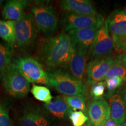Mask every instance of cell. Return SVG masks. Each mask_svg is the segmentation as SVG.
I'll return each instance as SVG.
<instances>
[{
	"mask_svg": "<svg viewBox=\"0 0 126 126\" xmlns=\"http://www.w3.org/2000/svg\"><path fill=\"white\" fill-rule=\"evenodd\" d=\"M103 126H118V124L115 123L111 118H110L106 122V123L104 124Z\"/></svg>",
	"mask_w": 126,
	"mask_h": 126,
	"instance_id": "29",
	"label": "cell"
},
{
	"mask_svg": "<svg viewBox=\"0 0 126 126\" xmlns=\"http://www.w3.org/2000/svg\"><path fill=\"white\" fill-rule=\"evenodd\" d=\"M122 57L123 62L124 64V66H125V67L126 68V54H122Z\"/></svg>",
	"mask_w": 126,
	"mask_h": 126,
	"instance_id": "31",
	"label": "cell"
},
{
	"mask_svg": "<svg viewBox=\"0 0 126 126\" xmlns=\"http://www.w3.org/2000/svg\"><path fill=\"white\" fill-rule=\"evenodd\" d=\"M0 126H12L7 105L0 102Z\"/></svg>",
	"mask_w": 126,
	"mask_h": 126,
	"instance_id": "26",
	"label": "cell"
},
{
	"mask_svg": "<svg viewBox=\"0 0 126 126\" xmlns=\"http://www.w3.org/2000/svg\"><path fill=\"white\" fill-rule=\"evenodd\" d=\"M82 126H92V124H91V123L90 122V121L88 120L87 122H86L85 123L83 124Z\"/></svg>",
	"mask_w": 126,
	"mask_h": 126,
	"instance_id": "33",
	"label": "cell"
},
{
	"mask_svg": "<svg viewBox=\"0 0 126 126\" xmlns=\"http://www.w3.org/2000/svg\"><path fill=\"white\" fill-rule=\"evenodd\" d=\"M99 28L72 30L68 32L71 40L72 47L79 46L88 48L91 46L95 39Z\"/></svg>",
	"mask_w": 126,
	"mask_h": 126,
	"instance_id": "16",
	"label": "cell"
},
{
	"mask_svg": "<svg viewBox=\"0 0 126 126\" xmlns=\"http://www.w3.org/2000/svg\"><path fill=\"white\" fill-rule=\"evenodd\" d=\"M4 1L3 0H0V9L1 8V7H2L3 4H4Z\"/></svg>",
	"mask_w": 126,
	"mask_h": 126,
	"instance_id": "34",
	"label": "cell"
},
{
	"mask_svg": "<svg viewBox=\"0 0 126 126\" xmlns=\"http://www.w3.org/2000/svg\"><path fill=\"white\" fill-rule=\"evenodd\" d=\"M48 85L54 88L64 96L74 95L86 96L87 86L83 82L78 81L65 71L57 69L47 72Z\"/></svg>",
	"mask_w": 126,
	"mask_h": 126,
	"instance_id": "2",
	"label": "cell"
},
{
	"mask_svg": "<svg viewBox=\"0 0 126 126\" xmlns=\"http://www.w3.org/2000/svg\"><path fill=\"white\" fill-rule=\"evenodd\" d=\"M28 1L25 0H10L5 4L2 11V18L5 20L16 22L25 15V9Z\"/></svg>",
	"mask_w": 126,
	"mask_h": 126,
	"instance_id": "17",
	"label": "cell"
},
{
	"mask_svg": "<svg viewBox=\"0 0 126 126\" xmlns=\"http://www.w3.org/2000/svg\"><path fill=\"white\" fill-rule=\"evenodd\" d=\"M37 33L33 16L32 14H25L23 18L15 22V45L19 48L31 46L35 42Z\"/></svg>",
	"mask_w": 126,
	"mask_h": 126,
	"instance_id": "5",
	"label": "cell"
},
{
	"mask_svg": "<svg viewBox=\"0 0 126 126\" xmlns=\"http://www.w3.org/2000/svg\"><path fill=\"white\" fill-rule=\"evenodd\" d=\"M73 53L70 36L63 33L44 39L39 50V61L51 70L67 69Z\"/></svg>",
	"mask_w": 126,
	"mask_h": 126,
	"instance_id": "1",
	"label": "cell"
},
{
	"mask_svg": "<svg viewBox=\"0 0 126 126\" xmlns=\"http://www.w3.org/2000/svg\"><path fill=\"white\" fill-rule=\"evenodd\" d=\"M118 126H126V122H124L122 124H120L118 125Z\"/></svg>",
	"mask_w": 126,
	"mask_h": 126,
	"instance_id": "35",
	"label": "cell"
},
{
	"mask_svg": "<svg viewBox=\"0 0 126 126\" xmlns=\"http://www.w3.org/2000/svg\"><path fill=\"white\" fill-rule=\"evenodd\" d=\"M31 12L38 31L48 36H51L56 32L58 20L51 6L37 5L32 8Z\"/></svg>",
	"mask_w": 126,
	"mask_h": 126,
	"instance_id": "6",
	"label": "cell"
},
{
	"mask_svg": "<svg viewBox=\"0 0 126 126\" xmlns=\"http://www.w3.org/2000/svg\"><path fill=\"white\" fill-rule=\"evenodd\" d=\"M106 21L114 49L119 53L126 37V9L114 11L108 17Z\"/></svg>",
	"mask_w": 126,
	"mask_h": 126,
	"instance_id": "7",
	"label": "cell"
},
{
	"mask_svg": "<svg viewBox=\"0 0 126 126\" xmlns=\"http://www.w3.org/2000/svg\"><path fill=\"white\" fill-rule=\"evenodd\" d=\"M110 117L117 124L125 122V100L124 89L122 88L116 91L109 98Z\"/></svg>",
	"mask_w": 126,
	"mask_h": 126,
	"instance_id": "15",
	"label": "cell"
},
{
	"mask_svg": "<svg viewBox=\"0 0 126 126\" xmlns=\"http://www.w3.org/2000/svg\"><path fill=\"white\" fill-rule=\"evenodd\" d=\"M51 121L45 111L33 105L25 107L19 118V126H48Z\"/></svg>",
	"mask_w": 126,
	"mask_h": 126,
	"instance_id": "11",
	"label": "cell"
},
{
	"mask_svg": "<svg viewBox=\"0 0 126 126\" xmlns=\"http://www.w3.org/2000/svg\"><path fill=\"white\" fill-rule=\"evenodd\" d=\"M14 64L30 83L48 85L47 72L38 60L31 57H19Z\"/></svg>",
	"mask_w": 126,
	"mask_h": 126,
	"instance_id": "4",
	"label": "cell"
},
{
	"mask_svg": "<svg viewBox=\"0 0 126 126\" xmlns=\"http://www.w3.org/2000/svg\"><path fill=\"white\" fill-rule=\"evenodd\" d=\"M31 92L36 100L45 103H50L53 100L51 92L46 86L34 84L31 88Z\"/></svg>",
	"mask_w": 126,
	"mask_h": 126,
	"instance_id": "22",
	"label": "cell"
},
{
	"mask_svg": "<svg viewBox=\"0 0 126 126\" xmlns=\"http://www.w3.org/2000/svg\"><path fill=\"white\" fill-rule=\"evenodd\" d=\"M105 82L107 89V93L105 96L107 98L109 99L111 96L116 91L120 89L124 82V80L118 77H112L106 79Z\"/></svg>",
	"mask_w": 126,
	"mask_h": 126,
	"instance_id": "24",
	"label": "cell"
},
{
	"mask_svg": "<svg viewBox=\"0 0 126 126\" xmlns=\"http://www.w3.org/2000/svg\"><path fill=\"white\" fill-rule=\"evenodd\" d=\"M64 98L72 111H77V110L82 112L86 111V98L85 95L79 94L71 96H64Z\"/></svg>",
	"mask_w": 126,
	"mask_h": 126,
	"instance_id": "23",
	"label": "cell"
},
{
	"mask_svg": "<svg viewBox=\"0 0 126 126\" xmlns=\"http://www.w3.org/2000/svg\"><path fill=\"white\" fill-rule=\"evenodd\" d=\"M113 48V42L109 32L108 23L106 20L97 32L94 43L89 47L88 60L91 61L94 59L111 56Z\"/></svg>",
	"mask_w": 126,
	"mask_h": 126,
	"instance_id": "8",
	"label": "cell"
},
{
	"mask_svg": "<svg viewBox=\"0 0 126 126\" xmlns=\"http://www.w3.org/2000/svg\"><path fill=\"white\" fill-rule=\"evenodd\" d=\"M88 114L92 126H103L110 117L109 105L104 99L92 100L88 108Z\"/></svg>",
	"mask_w": 126,
	"mask_h": 126,
	"instance_id": "13",
	"label": "cell"
},
{
	"mask_svg": "<svg viewBox=\"0 0 126 126\" xmlns=\"http://www.w3.org/2000/svg\"><path fill=\"white\" fill-rule=\"evenodd\" d=\"M15 24L14 21L0 19V38L12 46L15 43Z\"/></svg>",
	"mask_w": 126,
	"mask_h": 126,
	"instance_id": "19",
	"label": "cell"
},
{
	"mask_svg": "<svg viewBox=\"0 0 126 126\" xmlns=\"http://www.w3.org/2000/svg\"><path fill=\"white\" fill-rule=\"evenodd\" d=\"M43 107L46 111L59 120H66L72 111L66 102L64 96L55 97L50 103H44Z\"/></svg>",
	"mask_w": 126,
	"mask_h": 126,
	"instance_id": "18",
	"label": "cell"
},
{
	"mask_svg": "<svg viewBox=\"0 0 126 126\" xmlns=\"http://www.w3.org/2000/svg\"><path fill=\"white\" fill-rule=\"evenodd\" d=\"M12 46L5 42H0V77L12 63Z\"/></svg>",
	"mask_w": 126,
	"mask_h": 126,
	"instance_id": "20",
	"label": "cell"
},
{
	"mask_svg": "<svg viewBox=\"0 0 126 126\" xmlns=\"http://www.w3.org/2000/svg\"><path fill=\"white\" fill-rule=\"evenodd\" d=\"M104 22V17L100 14L90 16L67 13L63 16L62 24L64 31L68 32L72 30L91 28L100 29Z\"/></svg>",
	"mask_w": 126,
	"mask_h": 126,
	"instance_id": "9",
	"label": "cell"
},
{
	"mask_svg": "<svg viewBox=\"0 0 126 126\" xmlns=\"http://www.w3.org/2000/svg\"><path fill=\"white\" fill-rule=\"evenodd\" d=\"M74 53L67 68V72L78 81L83 82L88 60V48L73 47Z\"/></svg>",
	"mask_w": 126,
	"mask_h": 126,
	"instance_id": "12",
	"label": "cell"
},
{
	"mask_svg": "<svg viewBox=\"0 0 126 126\" xmlns=\"http://www.w3.org/2000/svg\"><path fill=\"white\" fill-rule=\"evenodd\" d=\"M60 4L61 8L68 13L90 16L98 14L94 2L90 0H63Z\"/></svg>",
	"mask_w": 126,
	"mask_h": 126,
	"instance_id": "14",
	"label": "cell"
},
{
	"mask_svg": "<svg viewBox=\"0 0 126 126\" xmlns=\"http://www.w3.org/2000/svg\"><path fill=\"white\" fill-rule=\"evenodd\" d=\"M119 53L120 54H126V37L124 39L123 43L122 44V47H121V49L120 50Z\"/></svg>",
	"mask_w": 126,
	"mask_h": 126,
	"instance_id": "28",
	"label": "cell"
},
{
	"mask_svg": "<svg viewBox=\"0 0 126 126\" xmlns=\"http://www.w3.org/2000/svg\"><path fill=\"white\" fill-rule=\"evenodd\" d=\"M112 77L120 78L126 81V68L122 60V54L114 57L112 65L107 74L105 79Z\"/></svg>",
	"mask_w": 126,
	"mask_h": 126,
	"instance_id": "21",
	"label": "cell"
},
{
	"mask_svg": "<svg viewBox=\"0 0 126 126\" xmlns=\"http://www.w3.org/2000/svg\"><path fill=\"white\" fill-rule=\"evenodd\" d=\"M68 119L73 126H82L88 120V117L81 111H72Z\"/></svg>",
	"mask_w": 126,
	"mask_h": 126,
	"instance_id": "27",
	"label": "cell"
},
{
	"mask_svg": "<svg viewBox=\"0 0 126 126\" xmlns=\"http://www.w3.org/2000/svg\"><path fill=\"white\" fill-rule=\"evenodd\" d=\"M105 89H106V83L104 81L99 82L91 86L89 94L92 100L103 99Z\"/></svg>",
	"mask_w": 126,
	"mask_h": 126,
	"instance_id": "25",
	"label": "cell"
},
{
	"mask_svg": "<svg viewBox=\"0 0 126 126\" xmlns=\"http://www.w3.org/2000/svg\"><path fill=\"white\" fill-rule=\"evenodd\" d=\"M48 126H62V124H61L60 123L56 122V121H51V122L50 123V124H48Z\"/></svg>",
	"mask_w": 126,
	"mask_h": 126,
	"instance_id": "30",
	"label": "cell"
},
{
	"mask_svg": "<svg viewBox=\"0 0 126 126\" xmlns=\"http://www.w3.org/2000/svg\"><path fill=\"white\" fill-rule=\"evenodd\" d=\"M124 100H125V113L126 118V88L124 89Z\"/></svg>",
	"mask_w": 126,
	"mask_h": 126,
	"instance_id": "32",
	"label": "cell"
},
{
	"mask_svg": "<svg viewBox=\"0 0 126 126\" xmlns=\"http://www.w3.org/2000/svg\"><path fill=\"white\" fill-rule=\"evenodd\" d=\"M114 57L111 56L92 60L88 63L86 69V84L92 86L105 79Z\"/></svg>",
	"mask_w": 126,
	"mask_h": 126,
	"instance_id": "10",
	"label": "cell"
},
{
	"mask_svg": "<svg viewBox=\"0 0 126 126\" xmlns=\"http://www.w3.org/2000/svg\"><path fill=\"white\" fill-rule=\"evenodd\" d=\"M0 79L6 92L15 98L25 97L31 90V83L14 63L5 70Z\"/></svg>",
	"mask_w": 126,
	"mask_h": 126,
	"instance_id": "3",
	"label": "cell"
}]
</instances>
